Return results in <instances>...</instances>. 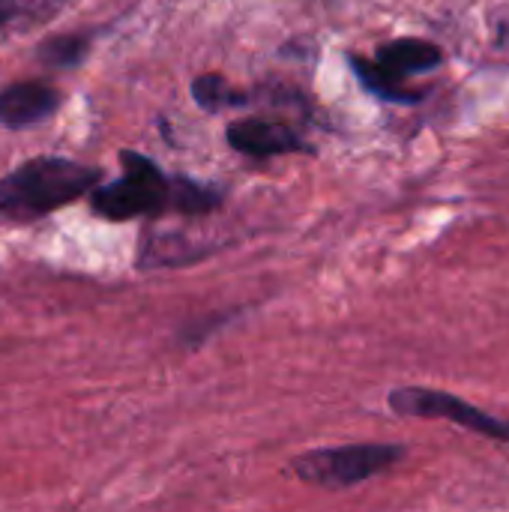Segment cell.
Instances as JSON below:
<instances>
[{
	"instance_id": "obj_1",
	"label": "cell",
	"mask_w": 509,
	"mask_h": 512,
	"mask_svg": "<svg viewBox=\"0 0 509 512\" xmlns=\"http://www.w3.org/2000/svg\"><path fill=\"white\" fill-rule=\"evenodd\" d=\"M99 177L102 171L72 159H30L0 180V213L12 219H36L90 192Z\"/></svg>"
},
{
	"instance_id": "obj_2",
	"label": "cell",
	"mask_w": 509,
	"mask_h": 512,
	"mask_svg": "<svg viewBox=\"0 0 509 512\" xmlns=\"http://www.w3.org/2000/svg\"><path fill=\"white\" fill-rule=\"evenodd\" d=\"M402 456L405 450L396 444H348L297 456L291 468L303 483L321 489H348L393 468Z\"/></svg>"
},
{
	"instance_id": "obj_3",
	"label": "cell",
	"mask_w": 509,
	"mask_h": 512,
	"mask_svg": "<svg viewBox=\"0 0 509 512\" xmlns=\"http://www.w3.org/2000/svg\"><path fill=\"white\" fill-rule=\"evenodd\" d=\"M120 165H123V180L99 186L93 192L96 213H102L108 219H132V216L159 213V210L171 207L174 183H168L150 159H144L132 150H123Z\"/></svg>"
},
{
	"instance_id": "obj_4",
	"label": "cell",
	"mask_w": 509,
	"mask_h": 512,
	"mask_svg": "<svg viewBox=\"0 0 509 512\" xmlns=\"http://www.w3.org/2000/svg\"><path fill=\"white\" fill-rule=\"evenodd\" d=\"M390 408L399 417H420V420H447L468 432L486 435L492 441L509 444V420L492 417L477 405L459 399L456 393L432 390V387H402L390 393Z\"/></svg>"
},
{
	"instance_id": "obj_5",
	"label": "cell",
	"mask_w": 509,
	"mask_h": 512,
	"mask_svg": "<svg viewBox=\"0 0 509 512\" xmlns=\"http://www.w3.org/2000/svg\"><path fill=\"white\" fill-rule=\"evenodd\" d=\"M228 144L246 156H279V153H294V150H309V144L288 129L285 123L273 120H237L228 126Z\"/></svg>"
},
{
	"instance_id": "obj_6",
	"label": "cell",
	"mask_w": 509,
	"mask_h": 512,
	"mask_svg": "<svg viewBox=\"0 0 509 512\" xmlns=\"http://www.w3.org/2000/svg\"><path fill=\"white\" fill-rule=\"evenodd\" d=\"M57 102L60 96L48 84H39V81L12 84L0 93V126H9V129L33 126L51 117L57 111Z\"/></svg>"
},
{
	"instance_id": "obj_7",
	"label": "cell",
	"mask_w": 509,
	"mask_h": 512,
	"mask_svg": "<svg viewBox=\"0 0 509 512\" xmlns=\"http://www.w3.org/2000/svg\"><path fill=\"white\" fill-rule=\"evenodd\" d=\"M378 63L399 75V78H408V75H417V72H432L444 63V51L429 42V39H393L387 45L378 48Z\"/></svg>"
},
{
	"instance_id": "obj_8",
	"label": "cell",
	"mask_w": 509,
	"mask_h": 512,
	"mask_svg": "<svg viewBox=\"0 0 509 512\" xmlns=\"http://www.w3.org/2000/svg\"><path fill=\"white\" fill-rule=\"evenodd\" d=\"M351 66H354L357 78L363 81V87L372 90L375 96L387 99V102H405V105H411V102H420V99H423L420 90H408V87H405V78L387 72L378 60L351 57Z\"/></svg>"
},
{
	"instance_id": "obj_9",
	"label": "cell",
	"mask_w": 509,
	"mask_h": 512,
	"mask_svg": "<svg viewBox=\"0 0 509 512\" xmlns=\"http://www.w3.org/2000/svg\"><path fill=\"white\" fill-rule=\"evenodd\" d=\"M192 96L207 108V111H216V108H234V105H243L246 96L240 90H234L225 78L219 75H201L195 84H192Z\"/></svg>"
},
{
	"instance_id": "obj_10",
	"label": "cell",
	"mask_w": 509,
	"mask_h": 512,
	"mask_svg": "<svg viewBox=\"0 0 509 512\" xmlns=\"http://www.w3.org/2000/svg\"><path fill=\"white\" fill-rule=\"evenodd\" d=\"M84 51H87V39H78V36H54V39L42 42V48H39L42 60L54 63V66H72L81 60Z\"/></svg>"
},
{
	"instance_id": "obj_11",
	"label": "cell",
	"mask_w": 509,
	"mask_h": 512,
	"mask_svg": "<svg viewBox=\"0 0 509 512\" xmlns=\"http://www.w3.org/2000/svg\"><path fill=\"white\" fill-rule=\"evenodd\" d=\"M9 9H12V0H0V21L9 15Z\"/></svg>"
}]
</instances>
